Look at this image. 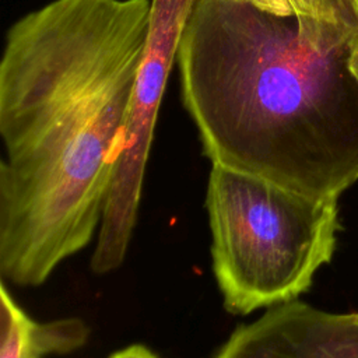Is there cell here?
Segmentation results:
<instances>
[{
    "label": "cell",
    "mask_w": 358,
    "mask_h": 358,
    "mask_svg": "<svg viewBox=\"0 0 358 358\" xmlns=\"http://www.w3.org/2000/svg\"><path fill=\"white\" fill-rule=\"evenodd\" d=\"M109 358H159L148 347L141 344H131L123 350L116 351Z\"/></svg>",
    "instance_id": "6"
},
{
    "label": "cell",
    "mask_w": 358,
    "mask_h": 358,
    "mask_svg": "<svg viewBox=\"0 0 358 358\" xmlns=\"http://www.w3.org/2000/svg\"><path fill=\"white\" fill-rule=\"evenodd\" d=\"M357 66H358V49H357Z\"/></svg>",
    "instance_id": "7"
},
{
    "label": "cell",
    "mask_w": 358,
    "mask_h": 358,
    "mask_svg": "<svg viewBox=\"0 0 358 358\" xmlns=\"http://www.w3.org/2000/svg\"><path fill=\"white\" fill-rule=\"evenodd\" d=\"M358 29L196 0L176 63L204 155L303 194L358 180Z\"/></svg>",
    "instance_id": "1"
},
{
    "label": "cell",
    "mask_w": 358,
    "mask_h": 358,
    "mask_svg": "<svg viewBox=\"0 0 358 358\" xmlns=\"http://www.w3.org/2000/svg\"><path fill=\"white\" fill-rule=\"evenodd\" d=\"M0 358H45L81 348L90 336L87 323L67 317L39 323L32 320L0 284Z\"/></svg>",
    "instance_id": "4"
},
{
    "label": "cell",
    "mask_w": 358,
    "mask_h": 358,
    "mask_svg": "<svg viewBox=\"0 0 358 358\" xmlns=\"http://www.w3.org/2000/svg\"><path fill=\"white\" fill-rule=\"evenodd\" d=\"M196 0H151L150 29L115 148L91 270L106 274L123 263L137 221L144 172L168 76Z\"/></svg>",
    "instance_id": "3"
},
{
    "label": "cell",
    "mask_w": 358,
    "mask_h": 358,
    "mask_svg": "<svg viewBox=\"0 0 358 358\" xmlns=\"http://www.w3.org/2000/svg\"><path fill=\"white\" fill-rule=\"evenodd\" d=\"M337 201L211 164L206 210L224 308L249 315L308 291L336 250Z\"/></svg>",
    "instance_id": "2"
},
{
    "label": "cell",
    "mask_w": 358,
    "mask_h": 358,
    "mask_svg": "<svg viewBox=\"0 0 358 358\" xmlns=\"http://www.w3.org/2000/svg\"><path fill=\"white\" fill-rule=\"evenodd\" d=\"M278 15L310 17L358 29V0H246Z\"/></svg>",
    "instance_id": "5"
}]
</instances>
